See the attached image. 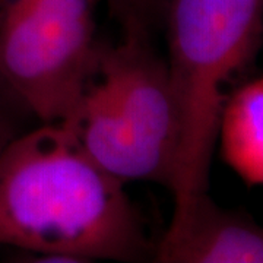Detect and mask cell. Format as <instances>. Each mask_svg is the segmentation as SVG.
Returning <instances> with one entry per match:
<instances>
[{
	"mask_svg": "<svg viewBox=\"0 0 263 263\" xmlns=\"http://www.w3.org/2000/svg\"><path fill=\"white\" fill-rule=\"evenodd\" d=\"M154 246L124 183L60 122H38L2 152L0 249L40 262H146Z\"/></svg>",
	"mask_w": 263,
	"mask_h": 263,
	"instance_id": "1",
	"label": "cell"
},
{
	"mask_svg": "<svg viewBox=\"0 0 263 263\" xmlns=\"http://www.w3.org/2000/svg\"><path fill=\"white\" fill-rule=\"evenodd\" d=\"M98 43L76 103L60 123L92 160L123 183L170 190L179 158L180 119L167 59L146 29Z\"/></svg>",
	"mask_w": 263,
	"mask_h": 263,
	"instance_id": "2",
	"label": "cell"
},
{
	"mask_svg": "<svg viewBox=\"0 0 263 263\" xmlns=\"http://www.w3.org/2000/svg\"><path fill=\"white\" fill-rule=\"evenodd\" d=\"M164 24L180 119L170 192L174 203L208 192L218 141L222 86L253 62L263 38V0H168Z\"/></svg>",
	"mask_w": 263,
	"mask_h": 263,
	"instance_id": "3",
	"label": "cell"
},
{
	"mask_svg": "<svg viewBox=\"0 0 263 263\" xmlns=\"http://www.w3.org/2000/svg\"><path fill=\"white\" fill-rule=\"evenodd\" d=\"M97 47L92 0H0V73L38 122L65 119Z\"/></svg>",
	"mask_w": 263,
	"mask_h": 263,
	"instance_id": "4",
	"label": "cell"
},
{
	"mask_svg": "<svg viewBox=\"0 0 263 263\" xmlns=\"http://www.w3.org/2000/svg\"><path fill=\"white\" fill-rule=\"evenodd\" d=\"M157 263H263V226L241 211L219 206L208 192L174 203L154 246Z\"/></svg>",
	"mask_w": 263,
	"mask_h": 263,
	"instance_id": "5",
	"label": "cell"
},
{
	"mask_svg": "<svg viewBox=\"0 0 263 263\" xmlns=\"http://www.w3.org/2000/svg\"><path fill=\"white\" fill-rule=\"evenodd\" d=\"M218 141L227 165L247 186H263V78L227 97Z\"/></svg>",
	"mask_w": 263,
	"mask_h": 263,
	"instance_id": "6",
	"label": "cell"
},
{
	"mask_svg": "<svg viewBox=\"0 0 263 263\" xmlns=\"http://www.w3.org/2000/svg\"><path fill=\"white\" fill-rule=\"evenodd\" d=\"M168 0H107L108 10L122 29L139 28L154 32L164 24Z\"/></svg>",
	"mask_w": 263,
	"mask_h": 263,
	"instance_id": "7",
	"label": "cell"
},
{
	"mask_svg": "<svg viewBox=\"0 0 263 263\" xmlns=\"http://www.w3.org/2000/svg\"><path fill=\"white\" fill-rule=\"evenodd\" d=\"M35 120L34 114L0 73V155L10 142L29 129Z\"/></svg>",
	"mask_w": 263,
	"mask_h": 263,
	"instance_id": "8",
	"label": "cell"
}]
</instances>
